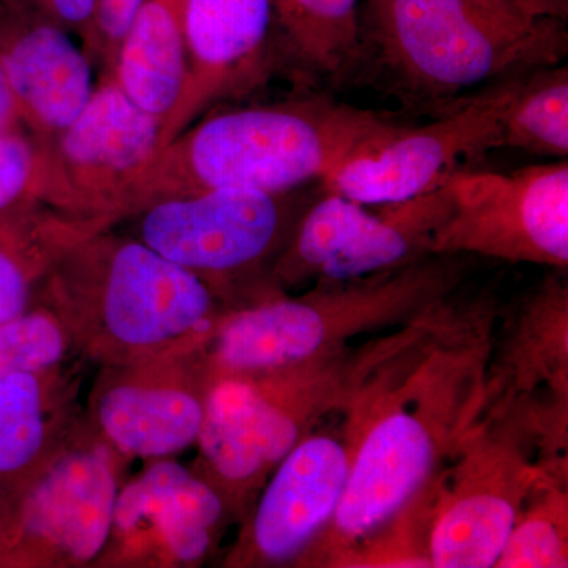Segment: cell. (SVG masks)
<instances>
[{
  "label": "cell",
  "instance_id": "cell-19",
  "mask_svg": "<svg viewBox=\"0 0 568 568\" xmlns=\"http://www.w3.org/2000/svg\"><path fill=\"white\" fill-rule=\"evenodd\" d=\"M274 22L306 77L338 85L364 65L361 0H272Z\"/></svg>",
  "mask_w": 568,
  "mask_h": 568
},
{
  "label": "cell",
  "instance_id": "cell-15",
  "mask_svg": "<svg viewBox=\"0 0 568 568\" xmlns=\"http://www.w3.org/2000/svg\"><path fill=\"white\" fill-rule=\"evenodd\" d=\"M100 256L104 323L119 342L152 346L192 332L211 312L201 276L144 242H110Z\"/></svg>",
  "mask_w": 568,
  "mask_h": 568
},
{
  "label": "cell",
  "instance_id": "cell-31",
  "mask_svg": "<svg viewBox=\"0 0 568 568\" xmlns=\"http://www.w3.org/2000/svg\"><path fill=\"white\" fill-rule=\"evenodd\" d=\"M485 2L495 3V6L507 7V9H511V7L508 6L506 0H485ZM511 10H515V9H511ZM515 11H517V10H515Z\"/></svg>",
  "mask_w": 568,
  "mask_h": 568
},
{
  "label": "cell",
  "instance_id": "cell-16",
  "mask_svg": "<svg viewBox=\"0 0 568 568\" xmlns=\"http://www.w3.org/2000/svg\"><path fill=\"white\" fill-rule=\"evenodd\" d=\"M349 474L347 444L304 437L286 455L265 489L253 521L257 555L271 562L295 558L327 529Z\"/></svg>",
  "mask_w": 568,
  "mask_h": 568
},
{
  "label": "cell",
  "instance_id": "cell-2",
  "mask_svg": "<svg viewBox=\"0 0 568 568\" xmlns=\"http://www.w3.org/2000/svg\"><path fill=\"white\" fill-rule=\"evenodd\" d=\"M403 129L379 112L325 95L219 112L193 122L156 153L112 215L212 190L294 192Z\"/></svg>",
  "mask_w": 568,
  "mask_h": 568
},
{
  "label": "cell",
  "instance_id": "cell-18",
  "mask_svg": "<svg viewBox=\"0 0 568 568\" xmlns=\"http://www.w3.org/2000/svg\"><path fill=\"white\" fill-rule=\"evenodd\" d=\"M185 67L183 0H144L123 36L112 77L163 122L178 102Z\"/></svg>",
  "mask_w": 568,
  "mask_h": 568
},
{
  "label": "cell",
  "instance_id": "cell-9",
  "mask_svg": "<svg viewBox=\"0 0 568 568\" xmlns=\"http://www.w3.org/2000/svg\"><path fill=\"white\" fill-rule=\"evenodd\" d=\"M450 484L433 511L426 559L436 568L495 567L537 474L517 447L467 435Z\"/></svg>",
  "mask_w": 568,
  "mask_h": 568
},
{
  "label": "cell",
  "instance_id": "cell-12",
  "mask_svg": "<svg viewBox=\"0 0 568 568\" xmlns=\"http://www.w3.org/2000/svg\"><path fill=\"white\" fill-rule=\"evenodd\" d=\"M160 130L162 119L138 106L111 73L104 77L51 144L69 207L110 219L156 155Z\"/></svg>",
  "mask_w": 568,
  "mask_h": 568
},
{
  "label": "cell",
  "instance_id": "cell-24",
  "mask_svg": "<svg viewBox=\"0 0 568 568\" xmlns=\"http://www.w3.org/2000/svg\"><path fill=\"white\" fill-rule=\"evenodd\" d=\"M495 567H567V497L564 493L547 488L528 510L523 508Z\"/></svg>",
  "mask_w": 568,
  "mask_h": 568
},
{
  "label": "cell",
  "instance_id": "cell-11",
  "mask_svg": "<svg viewBox=\"0 0 568 568\" xmlns=\"http://www.w3.org/2000/svg\"><path fill=\"white\" fill-rule=\"evenodd\" d=\"M0 508V566L32 548H52L77 562L102 551L114 526L118 485L102 455L73 452Z\"/></svg>",
  "mask_w": 568,
  "mask_h": 568
},
{
  "label": "cell",
  "instance_id": "cell-1",
  "mask_svg": "<svg viewBox=\"0 0 568 568\" xmlns=\"http://www.w3.org/2000/svg\"><path fill=\"white\" fill-rule=\"evenodd\" d=\"M390 372L358 384L347 425L349 474L345 493L321 536L334 562H351L402 518L437 463L462 446L481 402V346L462 336H437L436 346L414 347ZM366 375V373H365Z\"/></svg>",
  "mask_w": 568,
  "mask_h": 568
},
{
  "label": "cell",
  "instance_id": "cell-13",
  "mask_svg": "<svg viewBox=\"0 0 568 568\" xmlns=\"http://www.w3.org/2000/svg\"><path fill=\"white\" fill-rule=\"evenodd\" d=\"M274 24L272 0H183L185 78L156 153L212 103L260 80Z\"/></svg>",
  "mask_w": 568,
  "mask_h": 568
},
{
  "label": "cell",
  "instance_id": "cell-23",
  "mask_svg": "<svg viewBox=\"0 0 568 568\" xmlns=\"http://www.w3.org/2000/svg\"><path fill=\"white\" fill-rule=\"evenodd\" d=\"M43 203L69 209L51 145L28 130L0 133V219Z\"/></svg>",
  "mask_w": 568,
  "mask_h": 568
},
{
  "label": "cell",
  "instance_id": "cell-22",
  "mask_svg": "<svg viewBox=\"0 0 568 568\" xmlns=\"http://www.w3.org/2000/svg\"><path fill=\"white\" fill-rule=\"evenodd\" d=\"M47 436L40 379L18 373L0 379V508L17 495Z\"/></svg>",
  "mask_w": 568,
  "mask_h": 568
},
{
  "label": "cell",
  "instance_id": "cell-21",
  "mask_svg": "<svg viewBox=\"0 0 568 568\" xmlns=\"http://www.w3.org/2000/svg\"><path fill=\"white\" fill-rule=\"evenodd\" d=\"M499 149L534 155H568V70L549 67L526 78L500 126Z\"/></svg>",
  "mask_w": 568,
  "mask_h": 568
},
{
  "label": "cell",
  "instance_id": "cell-17",
  "mask_svg": "<svg viewBox=\"0 0 568 568\" xmlns=\"http://www.w3.org/2000/svg\"><path fill=\"white\" fill-rule=\"evenodd\" d=\"M223 515L219 495L173 462L155 463L118 496L114 526L133 530L144 521L159 529L171 555L182 562L203 558Z\"/></svg>",
  "mask_w": 568,
  "mask_h": 568
},
{
  "label": "cell",
  "instance_id": "cell-5",
  "mask_svg": "<svg viewBox=\"0 0 568 568\" xmlns=\"http://www.w3.org/2000/svg\"><path fill=\"white\" fill-rule=\"evenodd\" d=\"M343 349L268 369L265 384L235 373L209 394L200 440L213 470L246 484L280 465L327 410L349 403L364 375Z\"/></svg>",
  "mask_w": 568,
  "mask_h": 568
},
{
  "label": "cell",
  "instance_id": "cell-3",
  "mask_svg": "<svg viewBox=\"0 0 568 568\" xmlns=\"http://www.w3.org/2000/svg\"><path fill=\"white\" fill-rule=\"evenodd\" d=\"M366 26L365 58L395 95L440 112L463 92L559 65L568 51L566 21L485 0H368Z\"/></svg>",
  "mask_w": 568,
  "mask_h": 568
},
{
  "label": "cell",
  "instance_id": "cell-28",
  "mask_svg": "<svg viewBox=\"0 0 568 568\" xmlns=\"http://www.w3.org/2000/svg\"><path fill=\"white\" fill-rule=\"evenodd\" d=\"M67 32L73 31L84 40L89 51H95V22L99 0H21Z\"/></svg>",
  "mask_w": 568,
  "mask_h": 568
},
{
  "label": "cell",
  "instance_id": "cell-7",
  "mask_svg": "<svg viewBox=\"0 0 568 568\" xmlns=\"http://www.w3.org/2000/svg\"><path fill=\"white\" fill-rule=\"evenodd\" d=\"M529 74L493 82L424 126H405L375 151L325 175L321 192L342 194L364 205H383L437 189L447 175L463 170L462 163L499 149L504 118Z\"/></svg>",
  "mask_w": 568,
  "mask_h": 568
},
{
  "label": "cell",
  "instance_id": "cell-6",
  "mask_svg": "<svg viewBox=\"0 0 568 568\" xmlns=\"http://www.w3.org/2000/svg\"><path fill=\"white\" fill-rule=\"evenodd\" d=\"M443 222L429 252L476 253L508 263L567 267L568 164H534L514 173L455 171L440 183Z\"/></svg>",
  "mask_w": 568,
  "mask_h": 568
},
{
  "label": "cell",
  "instance_id": "cell-30",
  "mask_svg": "<svg viewBox=\"0 0 568 568\" xmlns=\"http://www.w3.org/2000/svg\"><path fill=\"white\" fill-rule=\"evenodd\" d=\"M18 130L26 129L22 125L17 103H14L13 93L10 91L2 62H0V133L18 132Z\"/></svg>",
  "mask_w": 568,
  "mask_h": 568
},
{
  "label": "cell",
  "instance_id": "cell-10",
  "mask_svg": "<svg viewBox=\"0 0 568 568\" xmlns=\"http://www.w3.org/2000/svg\"><path fill=\"white\" fill-rule=\"evenodd\" d=\"M297 190H212L144 209L141 242L200 274H231L260 263L280 241Z\"/></svg>",
  "mask_w": 568,
  "mask_h": 568
},
{
  "label": "cell",
  "instance_id": "cell-26",
  "mask_svg": "<svg viewBox=\"0 0 568 568\" xmlns=\"http://www.w3.org/2000/svg\"><path fill=\"white\" fill-rule=\"evenodd\" d=\"M63 336L44 313H29L0 324V379L31 373L39 375L61 361Z\"/></svg>",
  "mask_w": 568,
  "mask_h": 568
},
{
  "label": "cell",
  "instance_id": "cell-8",
  "mask_svg": "<svg viewBox=\"0 0 568 568\" xmlns=\"http://www.w3.org/2000/svg\"><path fill=\"white\" fill-rule=\"evenodd\" d=\"M446 212L443 186L381 211L336 193H325L298 223L293 242L276 263L284 282L317 278L351 282L395 271L422 260Z\"/></svg>",
  "mask_w": 568,
  "mask_h": 568
},
{
  "label": "cell",
  "instance_id": "cell-27",
  "mask_svg": "<svg viewBox=\"0 0 568 568\" xmlns=\"http://www.w3.org/2000/svg\"><path fill=\"white\" fill-rule=\"evenodd\" d=\"M144 0H99L95 22V52L106 61L110 73L114 71L119 47L134 13Z\"/></svg>",
  "mask_w": 568,
  "mask_h": 568
},
{
  "label": "cell",
  "instance_id": "cell-29",
  "mask_svg": "<svg viewBox=\"0 0 568 568\" xmlns=\"http://www.w3.org/2000/svg\"><path fill=\"white\" fill-rule=\"evenodd\" d=\"M506 2L511 9L530 20L555 18V20L567 21L568 18V0H506Z\"/></svg>",
  "mask_w": 568,
  "mask_h": 568
},
{
  "label": "cell",
  "instance_id": "cell-25",
  "mask_svg": "<svg viewBox=\"0 0 568 568\" xmlns=\"http://www.w3.org/2000/svg\"><path fill=\"white\" fill-rule=\"evenodd\" d=\"M39 205L0 219V324L28 310L33 275L43 263L39 234L50 220L40 216Z\"/></svg>",
  "mask_w": 568,
  "mask_h": 568
},
{
  "label": "cell",
  "instance_id": "cell-20",
  "mask_svg": "<svg viewBox=\"0 0 568 568\" xmlns=\"http://www.w3.org/2000/svg\"><path fill=\"white\" fill-rule=\"evenodd\" d=\"M204 407L175 388L115 387L99 406L100 424L115 447L138 457H168L192 446Z\"/></svg>",
  "mask_w": 568,
  "mask_h": 568
},
{
  "label": "cell",
  "instance_id": "cell-4",
  "mask_svg": "<svg viewBox=\"0 0 568 568\" xmlns=\"http://www.w3.org/2000/svg\"><path fill=\"white\" fill-rule=\"evenodd\" d=\"M462 272L454 254H439V260H418L365 278L324 282L320 291L298 301L245 310L220 328V364L244 375L343 349L351 336L440 304Z\"/></svg>",
  "mask_w": 568,
  "mask_h": 568
},
{
  "label": "cell",
  "instance_id": "cell-14",
  "mask_svg": "<svg viewBox=\"0 0 568 568\" xmlns=\"http://www.w3.org/2000/svg\"><path fill=\"white\" fill-rule=\"evenodd\" d=\"M0 62L22 125L50 145L95 88L91 62L70 33L21 0H0Z\"/></svg>",
  "mask_w": 568,
  "mask_h": 568
}]
</instances>
